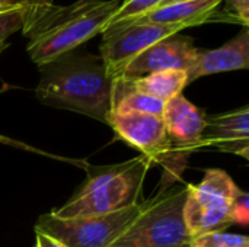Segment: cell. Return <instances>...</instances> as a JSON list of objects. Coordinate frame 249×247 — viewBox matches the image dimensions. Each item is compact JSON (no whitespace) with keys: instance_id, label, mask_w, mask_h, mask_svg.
I'll return each instance as SVG.
<instances>
[{"instance_id":"18","label":"cell","mask_w":249,"mask_h":247,"mask_svg":"<svg viewBox=\"0 0 249 247\" xmlns=\"http://www.w3.org/2000/svg\"><path fill=\"white\" fill-rule=\"evenodd\" d=\"M25 13L26 7L23 3L0 12V54L9 47V38L15 32L22 31L25 23Z\"/></svg>"},{"instance_id":"13","label":"cell","mask_w":249,"mask_h":247,"mask_svg":"<svg viewBox=\"0 0 249 247\" xmlns=\"http://www.w3.org/2000/svg\"><path fill=\"white\" fill-rule=\"evenodd\" d=\"M223 0H181L153 9L134 20H144L159 25H181L184 28L219 20V6ZM130 22V20H128Z\"/></svg>"},{"instance_id":"5","label":"cell","mask_w":249,"mask_h":247,"mask_svg":"<svg viewBox=\"0 0 249 247\" xmlns=\"http://www.w3.org/2000/svg\"><path fill=\"white\" fill-rule=\"evenodd\" d=\"M107 125L112 128L118 140L137 148L152 165H160L163 167L158 192L166 191L177 182H181L185 167L172 154L162 116L111 111L107 118Z\"/></svg>"},{"instance_id":"16","label":"cell","mask_w":249,"mask_h":247,"mask_svg":"<svg viewBox=\"0 0 249 247\" xmlns=\"http://www.w3.org/2000/svg\"><path fill=\"white\" fill-rule=\"evenodd\" d=\"M163 3H165V0H123L120 3L118 9L115 10V13L112 15L109 25L139 19V17L144 16L146 13L152 12L153 9L162 6Z\"/></svg>"},{"instance_id":"14","label":"cell","mask_w":249,"mask_h":247,"mask_svg":"<svg viewBox=\"0 0 249 247\" xmlns=\"http://www.w3.org/2000/svg\"><path fill=\"white\" fill-rule=\"evenodd\" d=\"M124 82L127 83L128 90L140 92L168 102L174 96L182 93V89L188 84V76L187 71L182 70H165Z\"/></svg>"},{"instance_id":"17","label":"cell","mask_w":249,"mask_h":247,"mask_svg":"<svg viewBox=\"0 0 249 247\" xmlns=\"http://www.w3.org/2000/svg\"><path fill=\"white\" fill-rule=\"evenodd\" d=\"M191 247H249V239L245 234L228 233L226 230L209 231L191 237Z\"/></svg>"},{"instance_id":"1","label":"cell","mask_w":249,"mask_h":247,"mask_svg":"<svg viewBox=\"0 0 249 247\" xmlns=\"http://www.w3.org/2000/svg\"><path fill=\"white\" fill-rule=\"evenodd\" d=\"M38 68L41 77L35 95L41 103L107 124L117 102L118 82L108 73L101 55L70 51Z\"/></svg>"},{"instance_id":"2","label":"cell","mask_w":249,"mask_h":247,"mask_svg":"<svg viewBox=\"0 0 249 247\" xmlns=\"http://www.w3.org/2000/svg\"><path fill=\"white\" fill-rule=\"evenodd\" d=\"M120 0H76L67 6L51 4L25 13L22 33L26 51L39 67L74 51L79 45L102 33L120 6Z\"/></svg>"},{"instance_id":"11","label":"cell","mask_w":249,"mask_h":247,"mask_svg":"<svg viewBox=\"0 0 249 247\" xmlns=\"http://www.w3.org/2000/svg\"><path fill=\"white\" fill-rule=\"evenodd\" d=\"M203 148H214L249 159V106L207 115L203 130Z\"/></svg>"},{"instance_id":"21","label":"cell","mask_w":249,"mask_h":247,"mask_svg":"<svg viewBox=\"0 0 249 247\" xmlns=\"http://www.w3.org/2000/svg\"><path fill=\"white\" fill-rule=\"evenodd\" d=\"M7 89H10V86H3V87H0V93H1V92H4V90H7ZM0 144H7V146H12V147L23 148V150H26V151H32V153H36V154H44V156H47V157H54V159H58V160L70 162V163H85V162H77V160H70V159L58 157V156H54V154H47V153H44V151H41V150L35 148V147H31V146H28V144H25V143H22V141L13 140V138H9V137L1 135V134H0Z\"/></svg>"},{"instance_id":"8","label":"cell","mask_w":249,"mask_h":247,"mask_svg":"<svg viewBox=\"0 0 249 247\" xmlns=\"http://www.w3.org/2000/svg\"><path fill=\"white\" fill-rule=\"evenodd\" d=\"M181 25H159L144 20H130L109 25L102 32L101 58L108 73L117 80L123 68L153 44L179 33Z\"/></svg>"},{"instance_id":"3","label":"cell","mask_w":249,"mask_h":247,"mask_svg":"<svg viewBox=\"0 0 249 247\" xmlns=\"http://www.w3.org/2000/svg\"><path fill=\"white\" fill-rule=\"evenodd\" d=\"M152 162L144 156L108 166H90L86 181L64 205L51 211L60 220L111 214L142 202V191Z\"/></svg>"},{"instance_id":"20","label":"cell","mask_w":249,"mask_h":247,"mask_svg":"<svg viewBox=\"0 0 249 247\" xmlns=\"http://www.w3.org/2000/svg\"><path fill=\"white\" fill-rule=\"evenodd\" d=\"M232 221L233 224L248 226L249 223V195L248 192L242 191V194L236 198L232 205Z\"/></svg>"},{"instance_id":"24","label":"cell","mask_w":249,"mask_h":247,"mask_svg":"<svg viewBox=\"0 0 249 247\" xmlns=\"http://www.w3.org/2000/svg\"><path fill=\"white\" fill-rule=\"evenodd\" d=\"M20 3H22L20 0H0V12L12 9V7L18 6V4H20Z\"/></svg>"},{"instance_id":"23","label":"cell","mask_w":249,"mask_h":247,"mask_svg":"<svg viewBox=\"0 0 249 247\" xmlns=\"http://www.w3.org/2000/svg\"><path fill=\"white\" fill-rule=\"evenodd\" d=\"M25 7H26V15L28 13H34L36 10L45 9L51 4H54V0H20Z\"/></svg>"},{"instance_id":"22","label":"cell","mask_w":249,"mask_h":247,"mask_svg":"<svg viewBox=\"0 0 249 247\" xmlns=\"http://www.w3.org/2000/svg\"><path fill=\"white\" fill-rule=\"evenodd\" d=\"M35 233H36V247H66L61 242L50 237L48 234L42 231L35 230Z\"/></svg>"},{"instance_id":"7","label":"cell","mask_w":249,"mask_h":247,"mask_svg":"<svg viewBox=\"0 0 249 247\" xmlns=\"http://www.w3.org/2000/svg\"><path fill=\"white\" fill-rule=\"evenodd\" d=\"M146 207V199L104 215L60 220L51 213L38 218L35 230L61 242L66 247H111L139 218Z\"/></svg>"},{"instance_id":"25","label":"cell","mask_w":249,"mask_h":247,"mask_svg":"<svg viewBox=\"0 0 249 247\" xmlns=\"http://www.w3.org/2000/svg\"><path fill=\"white\" fill-rule=\"evenodd\" d=\"M174 1H181V0H165V3L163 4H168V3H174ZM162 4V6H163Z\"/></svg>"},{"instance_id":"15","label":"cell","mask_w":249,"mask_h":247,"mask_svg":"<svg viewBox=\"0 0 249 247\" xmlns=\"http://www.w3.org/2000/svg\"><path fill=\"white\" fill-rule=\"evenodd\" d=\"M165 108V102L159 100L156 98H152L149 95L134 92V90H127L115 103L114 112H137V114H146V115H155V116H162Z\"/></svg>"},{"instance_id":"4","label":"cell","mask_w":249,"mask_h":247,"mask_svg":"<svg viewBox=\"0 0 249 247\" xmlns=\"http://www.w3.org/2000/svg\"><path fill=\"white\" fill-rule=\"evenodd\" d=\"M185 186H171L146 199L133 226L111 247H191L184 221Z\"/></svg>"},{"instance_id":"10","label":"cell","mask_w":249,"mask_h":247,"mask_svg":"<svg viewBox=\"0 0 249 247\" xmlns=\"http://www.w3.org/2000/svg\"><path fill=\"white\" fill-rule=\"evenodd\" d=\"M198 52L200 49L194 47L191 38L175 33L153 44L133 58L123 68L117 80H134L137 77L165 70L188 71Z\"/></svg>"},{"instance_id":"12","label":"cell","mask_w":249,"mask_h":247,"mask_svg":"<svg viewBox=\"0 0 249 247\" xmlns=\"http://www.w3.org/2000/svg\"><path fill=\"white\" fill-rule=\"evenodd\" d=\"M249 67V32L245 28L239 35L214 49L198 52L193 67L187 71L188 83L223 71L245 70Z\"/></svg>"},{"instance_id":"19","label":"cell","mask_w":249,"mask_h":247,"mask_svg":"<svg viewBox=\"0 0 249 247\" xmlns=\"http://www.w3.org/2000/svg\"><path fill=\"white\" fill-rule=\"evenodd\" d=\"M228 4V10L223 12L228 20L242 23L245 28L249 25V0H223Z\"/></svg>"},{"instance_id":"6","label":"cell","mask_w":249,"mask_h":247,"mask_svg":"<svg viewBox=\"0 0 249 247\" xmlns=\"http://www.w3.org/2000/svg\"><path fill=\"white\" fill-rule=\"evenodd\" d=\"M242 189L220 169H207L198 185H187L184 221L191 237L233 226L232 205Z\"/></svg>"},{"instance_id":"9","label":"cell","mask_w":249,"mask_h":247,"mask_svg":"<svg viewBox=\"0 0 249 247\" xmlns=\"http://www.w3.org/2000/svg\"><path fill=\"white\" fill-rule=\"evenodd\" d=\"M207 114L191 103L182 93L165 102L162 119L174 157L187 167L193 153L203 150V130Z\"/></svg>"}]
</instances>
